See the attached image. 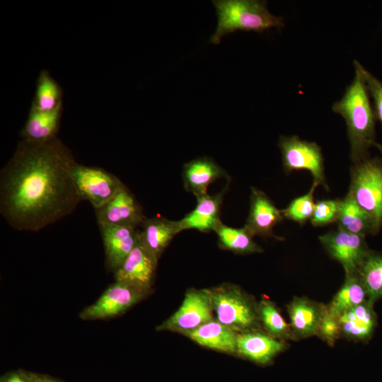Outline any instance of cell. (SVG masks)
I'll use <instances>...</instances> for the list:
<instances>
[{
	"label": "cell",
	"mask_w": 382,
	"mask_h": 382,
	"mask_svg": "<svg viewBox=\"0 0 382 382\" xmlns=\"http://www.w3.org/2000/svg\"><path fill=\"white\" fill-rule=\"evenodd\" d=\"M226 177H228L226 170L207 156L198 157L186 163L183 169L184 187L196 199L208 195V187L216 180Z\"/></svg>",
	"instance_id": "cell-17"
},
{
	"label": "cell",
	"mask_w": 382,
	"mask_h": 382,
	"mask_svg": "<svg viewBox=\"0 0 382 382\" xmlns=\"http://www.w3.org/2000/svg\"><path fill=\"white\" fill-rule=\"evenodd\" d=\"M369 301L365 286L357 272L345 274V279L327 307L340 316L344 312Z\"/></svg>",
	"instance_id": "cell-24"
},
{
	"label": "cell",
	"mask_w": 382,
	"mask_h": 382,
	"mask_svg": "<svg viewBox=\"0 0 382 382\" xmlns=\"http://www.w3.org/2000/svg\"><path fill=\"white\" fill-rule=\"evenodd\" d=\"M340 199L318 200L311 222L313 226H324L336 222Z\"/></svg>",
	"instance_id": "cell-30"
},
{
	"label": "cell",
	"mask_w": 382,
	"mask_h": 382,
	"mask_svg": "<svg viewBox=\"0 0 382 382\" xmlns=\"http://www.w3.org/2000/svg\"><path fill=\"white\" fill-rule=\"evenodd\" d=\"M366 236L354 234L337 228L318 237L328 255L337 261L345 274L356 273L371 250Z\"/></svg>",
	"instance_id": "cell-8"
},
{
	"label": "cell",
	"mask_w": 382,
	"mask_h": 382,
	"mask_svg": "<svg viewBox=\"0 0 382 382\" xmlns=\"http://www.w3.org/2000/svg\"><path fill=\"white\" fill-rule=\"evenodd\" d=\"M157 262L158 259L144 245L139 235L132 252L115 272V281L147 294L154 282Z\"/></svg>",
	"instance_id": "cell-10"
},
{
	"label": "cell",
	"mask_w": 382,
	"mask_h": 382,
	"mask_svg": "<svg viewBox=\"0 0 382 382\" xmlns=\"http://www.w3.org/2000/svg\"><path fill=\"white\" fill-rule=\"evenodd\" d=\"M336 222L337 228L351 233L364 236L369 234L376 235L371 219L349 193L340 200Z\"/></svg>",
	"instance_id": "cell-23"
},
{
	"label": "cell",
	"mask_w": 382,
	"mask_h": 382,
	"mask_svg": "<svg viewBox=\"0 0 382 382\" xmlns=\"http://www.w3.org/2000/svg\"><path fill=\"white\" fill-rule=\"evenodd\" d=\"M72 176L81 200L89 201L95 209L103 207L125 185L117 176L101 168L78 163L73 167Z\"/></svg>",
	"instance_id": "cell-7"
},
{
	"label": "cell",
	"mask_w": 382,
	"mask_h": 382,
	"mask_svg": "<svg viewBox=\"0 0 382 382\" xmlns=\"http://www.w3.org/2000/svg\"><path fill=\"white\" fill-rule=\"evenodd\" d=\"M6 382H25L18 375L13 374L7 380Z\"/></svg>",
	"instance_id": "cell-33"
},
{
	"label": "cell",
	"mask_w": 382,
	"mask_h": 382,
	"mask_svg": "<svg viewBox=\"0 0 382 382\" xmlns=\"http://www.w3.org/2000/svg\"><path fill=\"white\" fill-rule=\"evenodd\" d=\"M332 110L345 120L351 161L357 163L369 158V149L376 143V117L365 81L357 68L352 83Z\"/></svg>",
	"instance_id": "cell-2"
},
{
	"label": "cell",
	"mask_w": 382,
	"mask_h": 382,
	"mask_svg": "<svg viewBox=\"0 0 382 382\" xmlns=\"http://www.w3.org/2000/svg\"><path fill=\"white\" fill-rule=\"evenodd\" d=\"M318 185L317 183L313 182L306 194L295 198L286 208L281 209L284 218L301 225L311 220L316 205L313 195Z\"/></svg>",
	"instance_id": "cell-29"
},
{
	"label": "cell",
	"mask_w": 382,
	"mask_h": 382,
	"mask_svg": "<svg viewBox=\"0 0 382 382\" xmlns=\"http://www.w3.org/2000/svg\"><path fill=\"white\" fill-rule=\"evenodd\" d=\"M141 226L140 238L158 260L175 236L180 232L178 221L163 216L146 217Z\"/></svg>",
	"instance_id": "cell-21"
},
{
	"label": "cell",
	"mask_w": 382,
	"mask_h": 382,
	"mask_svg": "<svg viewBox=\"0 0 382 382\" xmlns=\"http://www.w3.org/2000/svg\"><path fill=\"white\" fill-rule=\"evenodd\" d=\"M286 348L284 340L259 330L238 333L237 353L257 364L267 365Z\"/></svg>",
	"instance_id": "cell-15"
},
{
	"label": "cell",
	"mask_w": 382,
	"mask_h": 382,
	"mask_svg": "<svg viewBox=\"0 0 382 382\" xmlns=\"http://www.w3.org/2000/svg\"><path fill=\"white\" fill-rule=\"evenodd\" d=\"M249 214L244 226L254 237L277 238L273 228L284 219L280 209L262 191L252 187Z\"/></svg>",
	"instance_id": "cell-13"
},
{
	"label": "cell",
	"mask_w": 382,
	"mask_h": 382,
	"mask_svg": "<svg viewBox=\"0 0 382 382\" xmlns=\"http://www.w3.org/2000/svg\"><path fill=\"white\" fill-rule=\"evenodd\" d=\"M357 272L365 286L369 301L374 303L381 298L382 253L371 250Z\"/></svg>",
	"instance_id": "cell-26"
},
{
	"label": "cell",
	"mask_w": 382,
	"mask_h": 382,
	"mask_svg": "<svg viewBox=\"0 0 382 382\" xmlns=\"http://www.w3.org/2000/svg\"><path fill=\"white\" fill-rule=\"evenodd\" d=\"M317 335L330 346H333L342 336L339 316L330 312L327 305L319 323Z\"/></svg>",
	"instance_id": "cell-31"
},
{
	"label": "cell",
	"mask_w": 382,
	"mask_h": 382,
	"mask_svg": "<svg viewBox=\"0 0 382 382\" xmlns=\"http://www.w3.org/2000/svg\"><path fill=\"white\" fill-rule=\"evenodd\" d=\"M61 114L62 106L53 111H42L32 106L21 131L23 139L44 142L57 138Z\"/></svg>",
	"instance_id": "cell-22"
},
{
	"label": "cell",
	"mask_w": 382,
	"mask_h": 382,
	"mask_svg": "<svg viewBox=\"0 0 382 382\" xmlns=\"http://www.w3.org/2000/svg\"><path fill=\"white\" fill-rule=\"evenodd\" d=\"M185 335L201 346L231 354L237 353L238 333L217 320H212Z\"/></svg>",
	"instance_id": "cell-19"
},
{
	"label": "cell",
	"mask_w": 382,
	"mask_h": 382,
	"mask_svg": "<svg viewBox=\"0 0 382 382\" xmlns=\"http://www.w3.org/2000/svg\"><path fill=\"white\" fill-rule=\"evenodd\" d=\"M347 193L370 216L377 234L382 226V161L369 157L354 163Z\"/></svg>",
	"instance_id": "cell-5"
},
{
	"label": "cell",
	"mask_w": 382,
	"mask_h": 382,
	"mask_svg": "<svg viewBox=\"0 0 382 382\" xmlns=\"http://www.w3.org/2000/svg\"><path fill=\"white\" fill-rule=\"evenodd\" d=\"M354 67L361 72L369 93L374 100V112L378 120L382 126V81L372 75L366 70L358 61H354Z\"/></svg>",
	"instance_id": "cell-32"
},
{
	"label": "cell",
	"mask_w": 382,
	"mask_h": 382,
	"mask_svg": "<svg viewBox=\"0 0 382 382\" xmlns=\"http://www.w3.org/2000/svg\"><path fill=\"white\" fill-rule=\"evenodd\" d=\"M33 382H57V381L50 379V378H36L33 380Z\"/></svg>",
	"instance_id": "cell-34"
},
{
	"label": "cell",
	"mask_w": 382,
	"mask_h": 382,
	"mask_svg": "<svg viewBox=\"0 0 382 382\" xmlns=\"http://www.w3.org/2000/svg\"><path fill=\"white\" fill-rule=\"evenodd\" d=\"M145 294L127 284L115 281L93 304L80 313V318L96 320L119 316L137 303Z\"/></svg>",
	"instance_id": "cell-11"
},
{
	"label": "cell",
	"mask_w": 382,
	"mask_h": 382,
	"mask_svg": "<svg viewBox=\"0 0 382 382\" xmlns=\"http://www.w3.org/2000/svg\"><path fill=\"white\" fill-rule=\"evenodd\" d=\"M32 106L42 111H53L62 106L61 88L46 71L39 75Z\"/></svg>",
	"instance_id": "cell-28"
},
{
	"label": "cell",
	"mask_w": 382,
	"mask_h": 382,
	"mask_svg": "<svg viewBox=\"0 0 382 382\" xmlns=\"http://www.w3.org/2000/svg\"><path fill=\"white\" fill-rule=\"evenodd\" d=\"M218 22L210 42L219 44L222 37L236 30L263 33L284 27L283 18L272 14L267 1L258 0H215L212 1Z\"/></svg>",
	"instance_id": "cell-3"
},
{
	"label": "cell",
	"mask_w": 382,
	"mask_h": 382,
	"mask_svg": "<svg viewBox=\"0 0 382 382\" xmlns=\"http://www.w3.org/2000/svg\"><path fill=\"white\" fill-rule=\"evenodd\" d=\"M278 146L286 173L295 170H308L311 173L313 182L329 190L325 180L322 150L317 143L302 140L296 135L280 136Z\"/></svg>",
	"instance_id": "cell-6"
},
{
	"label": "cell",
	"mask_w": 382,
	"mask_h": 382,
	"mask_svg": "<svg viewBox=\"0 0 382 382\" xmlns=\"http://www.w3.org/2000/svg\"><path fill=\"white\" fill-rule=\"evenodd\" d=\"M295 339H304L318 335V326L325 305L307 297H294L286 306Z\"/></svg>",
	"instance_id": "cell-16"
},
{
	"label": "cell",
	"mask_w": 382,
	"mask_h": 382,
	"mask_svg": "<svg viewBox=\"0 0 382 382\" xmlns=\"http://www.w3.org/2000/svg\"><path fill=\"white\" fill-rule=\"evenodd\" d=\"M227 187L213 195H207L197 199L195 209L178 221L180 231L196 229L201 232H209L220 221V212Z\"/></svg>",
	"instance_id": "cell-18"
},
{
	"label": "cell",
	"mask_w": 382,
	"mask_h": 382,
	"mask_svg": "<svg viewBox=\"0 0 382 382\" xmlns=\"http://www.w3.org/2000/svg\"><path fill=\"white\" fill-rule=\"evenodd\" d=\"M214 231L216 233L219 246L239 254L262 252V249L253 240V236L245 227L233 228L219 221Z\"/></svg>",
	"instance_id": "cell-25"
},
{
	"label": "cell",
	"mask_w": 382,
	"mask_h": 382,
	"mask_svg": "<svg viewBox=\"0 0 382 382\" xmlns=\"http://www.w3.org/2000/svg\"><path fill=\"white\" fill-rule=\"evenodd\" d=\"M374 303L367 301L339 316L342 336L354 340H366L374 332L376 317Z\"/></svg>",
	"instance_id": "cell-20"
},
{
	"label": "cell",
	"mask_w": 382,
	"mask_h": 382,
	"mask_svg": "<svg viewBox=\"0 0 382 382\" xmlns=\"http://www.w3.org/2000/svg\"><path fill=\"white\" fill-rule=\"evenodd\" d=\"M95 211L98 225L137 228L146 219L141 206L125 185L107 203Z\"/></svg>",
	"instance_id": "cell-12"
},
{
	"label": "cell",
	"mask_w": 382,
	"mask_h": 382,
	"mask_svg": "<svg viewBox=\"0 0 382 382\" xmlns=\"http://www.w3.org/2000/svg\"><path fill=\"white\" fill-rule=\"evenodd\" d=\"M374 146L378 149L382 156V144L376 142Z\"/></svg>",
	"instance_id": "cell-35"
},
{
	"label": "cell",
	"mask_w": 382,
	"mask_h": 382,
	"mask_svg": "<svg viewBox=\"0 0 382 382\" xmlns=\"http://www.w3.org/2000/svg\"><path fill=\"white\" fill-rule=\"evenodd\" d=\"M207 290L219 322L237 332L259 330L258 304L241 288L224 284Z\"/></svg>",
	"instance_id": "cell-4"
},
{
	"label": "cell",
	"mask_w": 382,
	"mask_h": 382,
	"mask_svg": "<svg viewBox=\"0 0 382 382\" xmlns=\"http://www.w3.org/2000/svg\"><path fill=\"white\" fill-rule=\"evenodd\" d=\"M258 313L260 323L267 334L284 341L296 340L290 325L286 322L274 303L262 299L258 303Z\"/></svg>",
	"instance_id": "cell-27"
},
{
	"label": "cell",
	"mask_w": 382,
	"mask_h": 382,
	"mask_svg": "<svg viewBox=\"0 0 382 382\" xmlns=\"http://www.w3.org/2000/svg\"><path fill=\"white\" fill-rule=\"evenodd\" d=\"M71 151L57 137L22 139L0 173V213L18 231H37L71 214L81 199Z\"/></svg>",
	"instance_id": "cell-1"
},
{
	"label": "cell",
	"mask_w": 382,
	"mask_h": 382,
	"mask_svg": "<svg viewBox=\"0 0 382 382\" xmlns=\"http://www.w3.org/2000/svg\"><path fill=\"white\" fill-rule=\"evenodd\" d=\"M103 241L106 262L115 272L136 245L139 231L129 226L98 225Z\"/></svg>",
	"instance_id": "cell-14"
},
{
	"label": "cell",
	"mask_w": 382,
	"mask_h": 382,
	"mask_svg": "<svg viewBox=\"0 0 382 382\" xmlns=\"http://www.w3.org/2000/svg\"><path fill=\"white\" fill-rule=\"evenodd\" d=\"M213 311L207 289H190L178 310L156 329L185 334L213 320Z\"/></svg>",
	"instance_id": "cell-9"
}]
</instances>
